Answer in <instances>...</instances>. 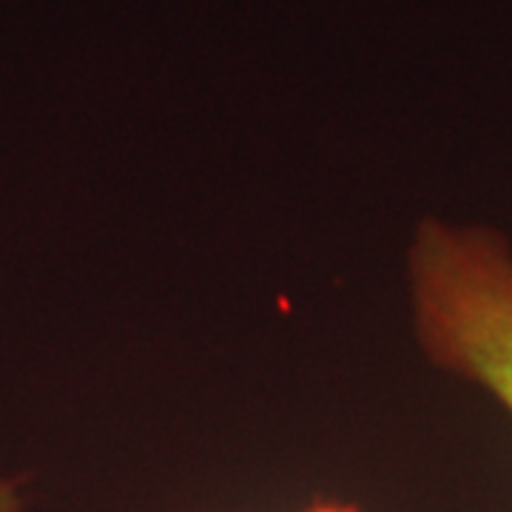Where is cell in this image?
Instances as JSON below:
<instances>
[{"label":"cell","mask_w":512,"mask_h":512,"mask_svg":"<svg viewBox=\"0 0 512 512\" xmlns=\"http://www.w3.org/2000/svg\"><path fill=\"white\" fill-rule=\"evenodd\" d=\"M305 512H359V507H353V504H339V501H319V504H313Z\"/></svg>","instance_id":"cell-3"},{"label":"cell","mask_w":512,"mask_h":512,"mask_svg":"<svg viewBox=\"0 0 512 512\" xmlns=\"http://www.w3.org/2000/svg\"><path fill=\"white\" fill-rule=\"evenodd\" d=\"M413 325L433 365L512 419V248L478 225L424 220L407 254Z\"/></svg>","instance_id":"cell-1"},{"label":"cell","mask_w":512,"mask_h":512,"mask_svg":"<svg viewBox=\"0 0 512 512\" xmlns=\"http://www.w3.org/2000/svg\"><path fill=\"white\" fill-rule=\"evenodd\" d=\"M23 510V493L18 481L0 478V512H20Z\"/></svg>","instance_id":"cell-2"}]
</instances>
